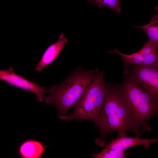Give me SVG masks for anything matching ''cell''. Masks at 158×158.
I'll return each instance as SVG.
<instances>
[{"label":"cell","instance_id":"6da1fadb","mask_svg":"<svg viewBox=\"0 0 158 158\" xmlns=\"http://www.w3.org/2000/svg\"><path fill=\"white\" fill-rule=\"evenodd\" d=\"M126 104L130 122V130L140 137L150 132V119L158 113V96L151 93L125 75L123 82L117 86Z\"/></svg>","mask_w":158,"mask_h":158},{"label":"cell","instance_id":"7a4b0ae2","mask_svg":"<svg viewBox=\"0 0 158 158\" xmlns=\"http://www.w3.org/2000/svg\"><path fill=\"white\" fill-rule=\"evenodd\" d=\"M93 122L99 128V136L95 141L99 146L106 145L107 135L113 131L118 132L117 136H127L130 128L129 111L117 86L111 84L102 110Z\"/></svg>","mask_w":158,"mask_h":158},{"label":"cell","instance_id":"3957f363","mask_svg":"<svg viewBox=\"0 0 158 158\" xmlns=\"http://www.w3.org/2000/svg\"><path fill=\"white\" fill-rule=\"evenodd\" d=\"M98 71L97 69L88 70L79 68L65 80L51 86L44 101L55 106L59 116L66 115L77 104Z\"/></svg>","mask_w":158,"mask_h":158},{"label":"cell","instance_id":"277c9868","mask_svg":"<svg viewBox=\"0 0 158 158\" xmlns=\"http://www.w3.org/2000/svg\"><path fill=\"white\" fill-rule=\"evenodd\" d=\"M111 84L103 78V72L99 71L76 105L73 113L59 116L60 119L69 121L88 120L93 121L99 115Z\"/></svg>","mask_w":158,"mask_h":158},{"label":"cell","instance_id":"5b68a950","mask_svg":"<svg viewBox=\"0 0 158 158\" xmlns=\"http://www.w3.org/2000/svg\"><path fill=\"white\" fill-rule=\"evenodd\" d=\"M129 67L126 75L148 92L158 96V63L146 66L131 64Z\"/></svg>","mask_w":158,"mask_h":158},{"label":"cell","instance_id":"8992f818","mask_svg":"<svg viewBox=\"0 0 158 158\" xmlns=\"http://www.w3.org/2000/svg\"><path fill=\"white\" fill-rule=\"evenodd\" d=\"M0 80L35 94L37 100L40 102L44 101L46 96L44 93L48 92L44 87H41L15 73L12 68L0 70Z\"/></svg>","mask_w":158,"mask_h":158},{"label":"cell","instance_id":"52a82bcc","mask_svg":"<svg viewBox=\"0 0 158 158\" xmlns=\"http://www.w3.org/2000/svg\"><path fill=\"white\" fill-rule=\"evenodd\" d=\"M158 141L157 138L146 139L137 136L135 137L117 136L115 138H112L111 140L103 149L124 151L128 148L138 145H143L145 148L147 149L150 147L151 143Z\"/></svg>","mask_w":158,"mask_h":158},{"label":"cell","instance_id":"ba28073f","mask_svg":"<svg viewBox=\"0 0 158 158\" xmlns=\"http://www.w3.org/2000/svg\"><path fill=\"white\" fill-rule=\"evenodd\" d=\"M110 52L120 56L123 61L124 74L127 72L129 66L131 64L146 66L158 63L157 51L144 54L139 51L137 52L128 55L122 53L114 48Z\"/></svg>","mask_w":158,"mask_h":158},{"label":"cell","instance_id":"9c48e42d","mask_svg":"<svg viewBox=\"0 0 158 158\" xmlns=\"http://www.w3.org/2000/svg\"><path fill=\"white\" fill-rule=\"evenodd\" d=\"M63 33L60 35L58 40L50 45L45 50L39 62L37 64L35 70L41 72L46 66L53 62L60 54L67 42Z\"/></svg>","mask_w":158,"mask_h":158},{"label":"cell","instance_id":"30bf717a","mask_svg":"<svg viewBox=\"0 0 158 158\" xmlns=\"http://www.w3.org/2000/svg\"><path fill=\"white\" fill-rule=\"evenodd\" d=\"M46 147L36 140L26 139L23 141L19 147V155L22 158H41L43 156Z\"/></svg>","mask_w":158,"mask_h":158},{"label":"cell","instance_id":"8fae6325","mask_svg":"<svg viewBox=\"0 0 158 158\" xmlns=\"http://www.w3.org/2000/svg\"><path fill=\"white\" fill-rule=\"evenodd\" d=\"M134 27L138 28L143 30L148 36L149 40L157 47H158V14L152 16L150 23L141 26L135 25Z\"/></svg>","mask_w":158,"mask_h":158},{"label":"cell","instance_id":"7c38bea8","mask_svg":"<svg viewBox=\"0 0 158 158\" xmlns=\"http://www.w3.org/2000/svg\"><path fill=\"white\" fill-rule=\"evenodd\" d=\"M129 154V152L125 151L102 149L97 154L93 153L91 156L95 158H126Z\"/></svg>","mask_w":158,"mask_h":158},{"label":"cell","instance_id":"4fadbf2b","mask_svg":"<svg viewBox=\"0 0 158 158\" xmlns=\"http://www.w3.org/2000/svg\"><path fill=\"white\" fill-rule=\"evenodd\" d=\"M90 1L99 7L104 6L114 11L117 13L121 11L120 8L121 0H87Z\"/></svg>","mask_w":158,"mask_h":158}]
</instances>
